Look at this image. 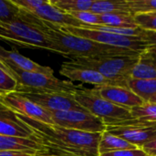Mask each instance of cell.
Segmentation results:
<instances>
[{
  "label": "cell",
  "instance_id": "cell-14",
  "mask_svg": "<svg viewBox=\"0 0 156 156\" xmlns=\"http://www.w3.org/2000/svg\"><path fill=\"white\" fill-rule=\"evenodd\" d=\"M0 61L16 68L19 70L26 72H35V73H46V74H54V71L51 68L47 66H41L30 58L21 55L13 48L11 50H5L4 57Z\"/></svg>",
  "mask_w": 156,
  "mask_h": 156
},
{
  "label": "cell",
  "instance_id": "cell-8",
  "mask_svg": "<svg viewBox=\"0 0 156 156\" xmlns=\"http://www.w3.org/2000/svg\"><path fill=\"white\" fill-rule=\"evenodd\" d=\"M50 114L53 124L66 129L96 133H102L106 129L105 124L99 118L85 110L54 112Z\"/></svg>",
  "mask_w": 156,
  "mask_h": 156
},
{
  "label": "cell",
  "instance_id": "cell-6",
  "mask_svg": "<svg viewBox=\"0 0 156 156\" xmlns=\"http://www.w3.org/2000/svg\"><path fill=\"white\" fill-rule=\"evenodd\" d=\"M62 30L70 33L72 35L87 38L96 43L114 47L118 48L129 49L136 52H144L150 48V45L145 40L140 37H125L109 32H103L100 30L85 28V27H60Z\"/></svg>",
  "mask_w": 156,
  "mask_h": 156
},
{
  "label": "cell",
  "instance_id": "cell-30",
  "mask_svg": "<svg viewBox=\"0 0 156 156\" xmlns=\"http://www.w3.org/2000/svg\"><path fill=\"white\" fill-rule=\"evenodd\" d=\"M99 156H148L147 154L142 148H133V149H124L114 151Z\"/></svg>",
  "mask_w": 156,
  "mask_h": 156
},
{
  "label": "cell",
  "instance_id": "cell-21",
  "mask_svg": "<svg viewBox=\"0 0 156 156\" xmlns=\"http://www.w3.org/2000/svg\"><path fill=\"white\" fill-rule=\"evenodd\" d=\"M101 26L114 27H138L134 22L133 14L112 13L100 15Z\"/></svg>",
  "mask_w": 156,
  "mask_h": 156
},
{
  "label": "cell",
  "instance_id": "cell-34",
  "mask_svg": "<svg viewBox=\"0 0 156 156\" xmlns=\"http://www.w3.org/2000/svg\"><path fill=\"white\" fill-rule=\"evenodd\" d=\"M148 51L156 58V46H150V48H148Z\"/></svg>",
  "mask_w": 156,
  "mask_h": 156
},
{
  "label": "cell",
  "instance_id": "cell-29",
  "mask_svg": "<svg viewBox=\"0 0 156 156\" xmlns=\"http://www.w3.org/2000/svg\"><path fill=\"white\" fill-rule=\"evenodd\" d=\"M12 2L20 10L30 13L45 5L48 0H12Z\"/></svg>",
  "mask_w": 156,
  "mask_h": 156
},
{
  "label": "cell",
  "instance_id": "cell-32",
  "mask_svg": "<svg viewBox=\"0 0 156 156\" xmlns=\"http://www.w3.org/2000/svg\"><path fill=\"white\" fill-rule=\"evenodd\" d=\"M144 40L148 42L150 46H156V31H145Z\"/></svg>",
  "mask_w": 156,
  "mask_h": 156
},
{
  "label": "cell",
  "instance_id": "cell-17",
  "mask_svg": "<svg viewBox=\"0 0 156 156\" xmlns=\"http://www.w3.org/2000/svg\"><path fill=\"white\" fill-rule=\"evenodd\" d=\"M131 79L156 80V58L147 50L142 52L132 70Z\"/></svg>",
  "mask_w": 156,
  "mask_h": 156
},
{
  "label": "cell",
  "instance_id": "cell-31",
  "mask_svg": "<svg viewBox=\"0 0 156 156\" xmlns=\"http://www.w3.org/2000/svg\"><path fill=\"white\" fill-rule=\"evenodd\" d=\"M142 149L147 154L148 156H156V138L144 144Z\"/></svg>",
  "mask_w": 156,
  "mask_h": 156
},
{
  "label": "cell",
  "instance_id": "cell-19",
  "mask_svg": "<svg viewBox=\"0 0 156 156\" xmlns=\"http://www.w3.org/2000/svg\"><path fill=\"white\" fill-rule=\"evenodd\" d=\"M90 11L98 15L112 14V13L132 14L127 0H117V1L93 0V4L90 8Z\"/></svg>",
  "mask_w": 156,
  "mask_h": 156
},
{
  "label": "cell",
  "instance_id": "cell-11",
  "mask_svg": "<svg viewBox=\"0 0 156 156\" xmlns=\"http://www.w3.org/2000/svg\"><path fill=\"white\" fill-rule=\"evenodd\" d=\"M59 74L69 80V81L71 82L79 81L81 83L93 85L94 87L109 86V85L118 86L113 81L106 79L101 73L93 69L74 65L69 60L65 61L61 64V67L59 69Z\"/></svg>",
  "mask_w": 156,
  "mask_h": 156
},
{
  "label": "cell",
  "instance_id": "cell-5",
  "mask_svg": "<svg viewBox=\"0 0 156 156\" xmlns=\"http://www.w3.org/2000/svg\"><path fill=\"white\" fill-rule=\"evenodd\" d=\"M73 97L84 110L99 118L105 126L133 119L130 110L103 99L95 88L89 89L82 86L73 93Z\"/></svg>",
  "mask_w": 156,
  "mask_h": 156
},
{
  "label": "cell",
  "instance_id": "cell-20",
  "mask_svg": "<svg viewBox=\"0 0 156 156\" xmlns=\"http://www.w3.org/2000/svg\"><path fill=\"white\" fill-rule=\"evenodd\" d=\"M127 84L128 88L144 102H148L152 97L156 95V80L130 79Z\"/></svg>",
  "mask_w": 156,
  "mask_h": 156
},
{
  "label": "cell",
  "instance_id": "cell-22",
  "mask_svg": "<svg viewBox=\"0 0 156 156\" xmlns=\"http://www.w3.org/2000/svg\"><path fill=\"white\" fill-rule=\"evenodd\" d=\"M59 10L71 13L79 11H90L93 0H49Z\"/></svg>",
  "mask_w": 156,
  "mask_h": 156
},
{
  "label": "cell",
  "instance_id": "cell-12",
  "mask_svg": "<svg viewBox=\"0 0 156 156\" xmlns=\"http://www.w3.org/2000/svg\"><path fill=\"white\" fill-rule=\"evenodd\" d=\"M94 88L103 99L111 101L117 106L128 110H131L133 107L144 103V101L140 97H138L128 88L116 85L101 86Z\"/></svg>",
  "mask_w": 156,
  "mask_h": 156
},
{
  "label": "cell",
  "instance_id": "cell-10",
  "mask_svg": "<svg viewBox=\"0 0 156 156\" xmlns=\"http://www.w3.org/2000/svg\"><path fill=\"white\" fill-rule=\"evenodd\" d=\"M34 103L48 111L67 112L71 110H84L74 99L73 94L68 93H21ZM86 111V110H85Z\"/></svg>",
  "mask_w": 156,
  "mask_h": 156
},
{
  "label": "cell",
  "instance_id": "cell-9",
  "mask_svg": "<svg viewBox=\"0 0 156 156\" xmlns=\"http://www.w3.org/2000/svg\"><path fill=\"white\" fill-rule=\"evenodd\" d=\"M0 104L7 111L37 122L53 124L50 112L42 109L19 92L0 94Z\"/></svg>",
  "mask_w": 156,
  "mask_h": 156
},
{
  "label": "cell",
  "instance_id": "cell-35",
  "mask_svg": "<svg viewBox=\"0 0 156 156\" xmlns=\"http://www.w3.org/2000/svg\"><path fill=\"white\" fill-rule=\"evenodd\" d=\"M5 50L6 49H5L1 45H0V59L4 57V55H5Z\"/></svg>",
  "mask_w": 156,
  "mask_h": 156
},
{
  "label": "cell",
  "instance_id": "cell-7",
  "mask_svg": "<svg viewBox=\"0 0 156 156\" xmlns=\"http://www.w3.org/2000/svg\"><path fill=\"white\" fill-rule=\"evenodd\" d=\"M105 131L122 138L138 148H142L144 144L156 138V122L131 119L108 124Z\"/></svg>",
  "mask_w": 156,
  "mask_h": 156
},
{
  "label": "cell",
  "instance_id": "cell-16",
  "mask_svg": "<svg viewBox=\"0 0 156 156\" xmlns=\"http://www.w3.org/2000/svg\"><path fill=\"white\" fill-rule=\"evenodd\" d=\"M0 135L34 139L32 131L8 111L0 112Z\"/></svg>",
  "mask_w": 156,
  "mask_h": 156
},
{
  "label": "cell",
  "instance_id": "cell-36",
  "mask_svg": "<svg viewBox=\"0 0 156 156\" xmlns=\"http://www.w3.org/2000/svg\"><path fill=\"white\" fill-rule=\"evenodd\" d=\"M148 102H152V103H156V95H154V97H152L150 100H149V101Z\"/></svg>",
  "mask_w": 156,
  "mask_h": 156
},
{
  "label": "cell",
  "instance_id": "cell-27",
  "mask_svg": "<svg viewBox=\"0 0 156 156\" xmlns=\"http://www.w3.org/2000/svg\"><path fill=\"white\" fill-rule=\"evenodd\" d=\"M131 13L156 12V0H127Z\"/></svg>",
  "mask_w": 156,
  "mask_h": 156
},
{
  "label": "cell",
  "instance_id": "cell-2",
  "mask_svg": "<svg viewBox=\"0 0 156 156\" xmlns=\"http://www.w3.org/2000/svg\"><path fill=\"white\" fill-rule=\"evenodd\" d=\"M139 55H114L91 58H70L69 61L77 66L93 69L118 86L128 88V80L136 65ZM129 89V88H128Z\"/></svg>",
  "mask_w": 156,
  "mask_h": 156
},
{
  "label": "cell",
  "instance_id": "cell-28",
  "mask_svg": "<svg viewBox=\"0 0 156 156\" xmlns=\"http://www.w3.org/2000/svg\"><path fill=\"white\" fill-rule=\"evenodd\" d=\"M68 14L72 16L82 25H89V26L101 25L100 15L95 14L91 11H79V12H71Z\"/></svg>",
  "mask_w": 156,
  "mask_h": 156
},
{
  "label": "cell",
  "instance_id": "cell-15",
  "mask_svg": "<svg viewBox=\"0 0 156 156\" xmlns=\"http://www.w3.org/2000/svg\"><path fill=\"white\" fill-rule=\"evenodd\" d=\"M43 150L42 144L37 140L0 135V151L24 152L34 156H39Z\"/></svg>",
  "mask_w": 156,
  "mask_h": 156
},
{
  "label": "cell",
  "instance_id": "cell-25",
  "mask_svg": "<svg viewBox=\"0 0 156 156\" xmlns=\"http://www.w3.org/2000/svg\"><path fill=\"white\" fill-rule=\"evenodd\" d=\"M19 8L12 0H0V22L10 23L18 20Z\"/></svg>",
  "mask_w": 156,
  "mask_h": 156
},
{
  "label": "cell",
  "instance_id": "cell-33",
  "mask_svg": "<svg viewBox=\"0 0 156 156\" xmlns=\"http://www.w3.org/2000/svg\"><path fill=\"white\" fill-rule=\"evenodd\" d=\"M0 156H34L31 154L16 151H0Z\"/></svg>",
  "mask_w": 156,
  "mask_h": 156
},
{
  "label": "cell",
  "instance_id": "cell-18",
  "mask_svg": "<svg viewBox=\"0 0 156 156\" xmlns=\"http://www.w3.org/2000/svg\"><path fill=\"white\" fill-rule=\"evenodd\" d=\"M133 148H138L127 141L123 140L122 138L112 134L108 132H103L101 133L99 145H98V154H103L114 151H119V150H124V149H133Z\"/></svg>",
  "mask_w": 156,
  "mask_h": 156
},
{
  "label": "cell",
  "instance_id": "cell-26",
  "mask_svg": "<svg viewBox=\"0 0 156 156\" xmlns=\"http://www.w3.org/2000/svg\"><path fill=\"white\" fill-rule=\"evenodd\" d=\"M133 17L138 27L145 31H156V12L137 13Z\"/></svg>",
  "mask_w": 156,
  "mask_h": 156
},
{
  "label": "cell",
  "instance_id": "cell-37",
  "mask_svg": "<svg viewBox=\"0 0 156 156\" xmlns=\"http://www.w3.org/2000/svg\"><path fill=\"white\" fill-rule=\"evenodd\" d=\"M5 111H7V110H6L5 108H4V107L0 104V112H5ZM8 112H9V111H8Z\"/></svg>",
  "mask_w": 156,
  "mask_h": 156
},
{
  "label": "cell",
  "instance_id": "cell-24",
  "mask_svg": "<svg viewBox=\"0 0 156 156\" xmlns=\"http://www.w3.org/2000/svg\"><path fill=\"white\" fill-rule=\"evenodd\" d=\"M17 82L8 68L0 61V94L16 91Z\"/></svg>",
  "mask_w": 156,
  "mask_h": 156
},
{
  "label": "cell",
  "instance_id": "cell-23",
  "mask_svg": "<svg viewBox=\"0 0 156 156\" xmlns=\"http://www.w3.org/2000/svg\"><path fill=\"white\" fill-rule=\"evenodd\" d=\"M133 119L142 122H156V103L144 102L130 110Z\"/></svg>",
  "mask_w": 156,
  "mask_h": 156
},
{
  "label": "cell",
  "instance_id": "cell-3",
  "mask_svg": "<svg viewBox=\"0 0 156 156\" xmlns=\"http://www.w3.org/2000/svg\"><path fill=\"white\" fill-rule=\"evenodd\" d=\"M0 39L20 48L45 49L59 54L57 47L44 32L20 17L10 23L0 22Z\"/></svg>",
  "mask_w": 156,
  "mask_h": 156
},
{
  "label": "cell",
  "instance_id": "cell-4",
  "mask_svg": "<svg viewBox=\"0 0 156 156\" xmlns=\"http://www.w3.org/2000/svg\"><path fill=\"white\" fill-rule=\"evenodd\" d=\"M4 63V62H3ZM15 77L19 93H68L73 94L82 85H75L69 80H62L54 74L26 72L4 63Z\"/></svg>",
  "mask_w": 156,
  "mask_h": 156
},
{
  "label": "cell",
  "instance_id": "cell-1",
  "mask_svg": "<svg viewBox=\"0 0 156 156\" xmlns=\"http://www.w3.org/2000/svg\"><path fill=\"white\" fill-rule=\"evenodd\" d=\"M19 17L37 27L42 32L45 33L48 39L54 43L58 50L59 55H62L68 58L114 55H139L142 53L101 45L87 38L72 35L62 30L57 25L40 20L31 14L22 10H20Z\"/></svg>",
  "mask_w": 156,
  "mask_h": 156
},
{
  "label": "cell",
  "instance_id": "cell-13",
  "mask_svg": "<svg viewBox=\"0 0 156 156\" xmlns=\"http://www.w3.org/2000/svg\"><path fill=\"white\" fill-rule=\"evenodd\" d=\"M29 14L39 18L40 20L60 27H82V24L80 21L75 19L69 14L63 12L58 8H57L56 6H54L49 0H48V2L45 5H41L37 10L30 12Z\"/></svg>",
  "mask_w": 156,
  "mask_h": 156
}]
</instances>
